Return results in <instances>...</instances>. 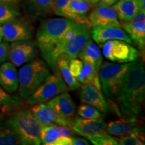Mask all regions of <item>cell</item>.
Segmentation results:
<instances>
[{"label":"cell","instance_id":"21","mask_svg":"<svg viewBox=\"0 0 145 145\" xmlns=\"http://www.w3.org/2000/svg\"><path fill=\"white\" fill-rule=\"evenodd\" d=\"M75 132L67 126L52 124L42 127L40 132L41 144L44 145H52L57 137L60 136L72 137Z\"/></svg>","mask_w":145,"mask_h":145},{"label":"cell","instance_id":"38","mask_svg":"<svg viewBox=\"0 0 145 145\" xmlns=\"http://www.w3.org/2000/svg\"><path fill=\"white\" fill-rule=\"evenodd\" d=\"M118 0H99L98 2V5H101V6H112L114 3Z\"/></svg>","mask_w":145,"mask_h":145},{"label":"cell","instance_id":"40","mask_svg":"<svg viewBox=\"0 0 145 145\" xmlns=\"http://www.w3.org/2000/svg\"><path fill=\"white\" fill-rule=\"evenodd\" d=\"M140 10L145 11V0H137Z\"/></svg>","mask_w":145,"mask_h":145},{"label":"cell","instance_id":"14","mask_svg":"<svg viewBox=\"0 0 145 145\" xmlns=\"http://www.w3.org/2000/svg\"><path fill=\"white\" fill-rule=\"evenodd\" d=\"M107 123L101 118L87 119L81 117L72 118L71 128L83 137L106 131Z\"/></svg>","mask_w":145,"mask_h":145},{"label":"cell","instance_id":"8","mask_svg":"<svg viewBox=\"0 0 145 145\" xmlns=\"http://www.w3.org/2000/svg\"><path fill=\"white\" fill-rule=\"evenodd\" d=\"M121 27L130 36V39L141 52L145 48V11L139 10L130 20L121 22Z\"/></svg>","mask_w":145,"mask_h":145},{"label":"cell","instance_id":"2","mask_svg":"<svg viewBox=\"0 0 145 145\" xmlns=\"http://www.w3.org/2000/svg\"><path fill=\"white\" fill-rule=\"evenodd\" d=\"M5 122L17 134L20 144H41L42 127L34 117L30 109H18L10 112Z\"/></svg>","mask_w":145,"mask_h":145},{"label":"cell","instance_id":"6","mask_svg":"<svg viewBox=\"0 0 145 145\" xmlns=\"http://www.w3.org/2000/svg\"><path fill=\"white\" fill-rule=\"evenodd\" d=\"M67 86L59 71L48 77L33 93L26 99L27 104L34 105L49 101L59 94L67 91Z\"/></svg>","mask_w":145,"mask_h":145},{"label":"cell","instance_id":"16","mask_svg":"<svg viewBox=\"0 0 145 145\" xmlns=\"http://www.w3.org/2000/svg\"><path fill=\"white\" fill-rule=\"evenodd\" d=\"M90 7V4L86 0H70L63 10L61 17L91 27L87 17Z\"/></svg>","mask_w":145,"mask_h":145},{"label":"cell","instance_id":"13","mask_svg":"<svg viewBox=\"0 0 145 145\" xmlns=\"http://www.w3.org/2000/svg\"><path fill=\"white\" fill-rule=\"evenodd\" d=\"M91 37L97 44L101 46L107 41L123 40L132 44L130 36L124 29L118 26H99L93 28Z\"/></svg>","mask_w":145,"mask_h":145},{"label":"cell","instance_id":"29","mask_svg":"<svg viewBox=\"0 0 145 145\" xmlns=\"http://www.w3.org/2000/svg\"><path fill=\"white\" fill-rule=\"evenodd\" d=\"M93 144L95 145H118V142L116 138H114L112 135L107 132L95 134L93 135L85 137Z\"/></svg>","mask_w":145,"mask_h":145},{"label":"cell","instance_id":"20","mask_svg":"<svg viewBox=\"0 0 145 145\" xmlns=\"http://www.w3.org/2000/svg\"><path fill=\"white\" fill-rule=\"evenodd\" d=\"M0 86L9 93L18 88V72L16 67L10 62H4L0 66Z\"/></svg>","mask_w":145,"mask_h":145},{"label":"cell","instance_id":"35","mask_svg":"<svg viewBox=\"0 0 145 145\" xmlns=\"http://www.w3.org/2000/svg\"><path fill=\"white\" fill-rule=\"evenodd\" d=\"M9 44L6 42H0V63L5 62L8 60Z\"/></svg>","mask_w":145,"mask_h":145},{"label":"cell","instance_id":"30","mask_svg":"<svg viewBox=\"0 0 145 145\" xmlns=\"http://www.w3.org/2000/svg\"><path fill=\"white\" fill-rule=\"evenodd\" d=\"M77 114L83 118L93 119L103 116V114L97 108L87 104H81L77 108Z\"/></svg>","mask_w":145,"mask_h":145},{"label":"cell","instance_id":"41","mask_svg":"<svg viewBox=\"0 0 145 145\" xmlns=\"http://www.w3.org/2000/svg\"><path fill=\"white\" fill-rule=\"evenodd\" d=\"M90 5H96L98 3L99 0H86Z\"/></svg>","mask_w":145,"mask_h":145},{"label":"cell","instance_id":"19","mask_svg":"<svg viewBox=\"0 0 145 145\" xmlns=\"http://www.w3.org/2000/svg\"><path fill=\"white\" fill-rule=\"evenodd\" d=\"M60 116L67 119L73 118L76 111V104L67 91L58 95L47 101Z\"/></svg>","mask_w":145,"mask_h":145},{"label":"cell","instance_id":"11","mask_svg":"<svg viewBox=\"0 0 145 145\" xmlns=\"http://www.w3.org/2000/svg\"><path fill=\"white\" fill-rule=\"evenodd\" d=\"M80 98L83 104L91 105L101 113L106 114L109 112V106L105 99L101 89L94 86L93 83H87L81 86Z\"/></svg>","mask_w":145,"mask_h":145},{"label":"cell","instance_id":"24","mask_svg":"<svg viewBox=\"0 0 145 145\" xmlns=\"http://www.w3.org/2000/svg\"><path fill=\"white\" fill-rule=\"evenodd\" d=\"M69 58L66 54L63 53L58 57L56 64L57 67L59 70L60 74L62 76L65 83L69 89L76 90L81 86V83L77 81L75 77L71 75L69 69Z\"/></svg>","mask_w":145,"mask_h":145},{"label":"cell","instance_id":"42","mask_svg":"<svg viewBox=\"0 0 145 145\" xmlns=\"http://www.w3.org/2000/svg\"><path fill=\"white\" fill-rule=\"evenodd\" d=\"M3 35H2V30H1V25L0 24V42L2 41Z\"/></svg>","mask_w":145,"mask_h":145},{"label":"cell","instance_id":"22","mask_svg":"<svg viewBox=\"0 0 145 145\" xmlns=\"http://www.w3.org/2000/svg\"><path fill=\"white\" fill-rule=\"evenodd\" d=\"M77 57L83 62H88L91 64L97 71H98L103 63V57L98 46L91 39L82 48Z\"/></svg>","mask_w":145,"mask_h":145},{"label":"cell","instance_id":"39","mask_svg":"<svg viewBox=\"0 0 145 145\" xmlns=\"http://www.w3.org/2000/svg\"><path fill=\"white\" fill-rule=\"evenodd\" d=\"M21 0H0V3H5V4L15 7L18 3L20 2Z\"/></svg>","mask_w":145,"mask_h":145},{"label":"cell","instance_id":"7","mask_svg":"<svg viewBox=\"0 0 145 145\" xmlns=\"http://www.w3.org/2000/svg\"><path fill=\"white\" fill-rule=\"evenodd\" d=\"M36 55V44L30 39L13 42L9 45L8 60L16 67L32 61Z\"/></svg>","mask_w":145,"mask_h":145},{"label":"cell","instance_id":"4","mask_svg":"<svg viewBox=\"0 0 145 145\" xmlns=\"http://www.w3.org/2000/svg\"><path fill=\"white\" fill-rule=\"evenodd\" d=\"M75 22L65 18H55L46 20L40 25L36 34V44L44 59L64 32Z\"/></svg>","mask_w":145,"mask_h":145},{"label":"cell","instance_id":"17","mask_svg":"<svg viewBox=\"0 0 145 145\" xmlns=\"http://www.w3.org/2000/svg\"><path fill=\"white\" fill-rule=\"evenodd\" d=\"M127 116L110 122L107 124L106 131L109 135L120 138L128 135L134 130L141 128V122L137 116Z\"/></svg>","mask_w":145,"mask_h":145},{"label":"cell","instance_id":"25","mask_svg":"<svg viewBox=\"0 0 145 145\" xmlns=\"http://www.w3.org/2000/svg\"><path fill=\"white\" fill-rule=\"evenodd\" d=\"M20 144L17 134L7 123L0 124V145Z\"/></svg>","mask_w":145,"mask_h":145},{"label":"cell","instance_id":"5","mask_svg":"<svg viewBox=\"0 0 145 145\" xmlns=\"http://www.w3.org/2000/svg\"><path fill=\"white\" fill-rule=\"evenodd\" d=\"M130 63H102L98 71L101 89L105 96L111 100H115L119 93Z\"/></svg>","mask_w":145,"mask_h":145},{"label":"cell","instance_id":"28","mask_svg":"<svg viewBox=\"0 0 145 145\" xmlns=\"http://www.w3.org/2000/svg\"><path fill=\"white\" fill-rule=\"evenodd\" d=\"M97 73L98 71L95 70V67L91 64L88 62H83L82 69L75 79L81 84H87L91 83L94 77Z\"/></svg>","mask_w":145,"mask_h":145},{"label":"cell","instance_id":"33","mask_svg":"<svg viewBox=\"0 0 145 145\" xmlns=\"http://www.w3.org/2000/svg\"><path fill=\"white\" fill-rule=\"evenodd\" d=\"M83 68V62L77 58L70 59L69 61V69L72 77L76 78L80 73Z\"/></svg>","mask_w":145,"mask_h":145},{"label":"cell","instance_id":"23","mask_svg":"<svg viewBox=\"0 0 145 145\" xmlns=\"http://www.w3.org/2000/svg\"><path fill=\"white\" fill-rule=\"evenodd\" d=\"M112 7L121 22L130 20L140 10L137 0H118Z\"/></svg>","mask_w":145,"mask_h":145},{"label":"cell","instance_id":"1","mask_svg":"<svg viewBox=\"0 0 145 145\" xmlns=\"http://www.w3.org/2000/svg\"><path fill=\"white\" fill-rule=\"evenodd\" d=\"M145 97V71L142 60L131 62L115 100L125 116L140 115Z\"/></svg>","mask_w":145,"mask_h":145},{"label":"cell","instance_id":"12","mask_svg":"<svg viewBox=\"0 0 145 145\" xmlns=\"http://www.w3.org/2000/svg\"><path fill=\"white\" fill-rule=\"evenodd\" d=\"M88 20L92 28L99 26L121 27L116 12L112 6L98 5L91 11Z\"/></svg>","mask_w":145,"mask_h":145},{"label":"cell","instance_id":"3","mask_svg":"<svg viewBox=\"0 0 145 145\" xmlns=\"http://www.w3.org/2000/svg\"><path fill=\"white\" fill-rule=\"evenodd\" d=\"M50 75L47 63L42 60H32L20 69L18 72V93L26 99L34 93Z\"/></svg>","mask_w":145,"mask_h":145},{"label":"cell","instance_id":"31","mask_svg":"<svg viewBox=\"0 0 145 145\" xmlns=\"http://www.w3.org/2000/svg\"><path fill=\"white\" fill-rule=\"evenodd\" d=\"M53 0H28L32 8L39 15L44 16L52 12Z\"/></svg>","mask_w":145,"mask_h":145},{"label":"cell","instance_id":"37","mask_svg":"<svg viewBox=\"0 0 145 145\" xmlns=\"http://www.w3.org/2000/svg\"><path fill=\"white\" fill-rule=\"evenodd\" d=\"M89 144L88 140L84 138L72 137V145H88Z\"/></svg>","mask_w":145,"mask_h":145},{"label":"cell","instance_id":"34","mask_svg":"<svg viewBox=\"0 0 145 145\" xmlns=\"http://www.w3.org/2000/svg\"><path fill=\"white\" fill-rule=\"evenodd\" d=\"M70 0H53L51 10L55 15L62 16L63 11Z\"/></svg>","mask_w":145,"mask_h":145},{"label":"cell","instance_id":"32","mask_svg":"<svg viewBox=\"0 0 145 145\" xmlns=\"http://www.w3.org/2000/svg\"><path fill=\"white\" fill-rule=\"evenodd\" d=\"M20 13L15 7L0 3V24H3L19 16Z\"/></svg>","mask_w":145,"mask_h":145},{"label":"cell","instance_id":"9","mask_svg":"<svg viewBox=\"0 0 145 145\" xmlns=\"http://www.w3.org/2000/svg\"><path fill=\"white\" fill-rule=\"evenodd\" d=\"M34 117L42 128L52 124L67 126L71 128L72 118L67 119L60 116L48 102L31 105L30 108Z\"/></svg>","mask_w":145,"mask_h":145},{"label":"cell","instance_id":"36","mask_svg":"<svg viewBox=\"0 0 145 145\" xmlns=\"http://www.w3.org/2000/svg\"><path fill=\"white\" fill-rule=\"evenodd\" d=\"M52 145H72V137L60 136L56 138Z\"/></svg>","mask_w":145,"mask_h":145},{"label":"cell","instance_id":"15","mask_svg":"<svg viewBox=\"0 0 145 145\" xmlns=\"http://www.w3.org/2000/svg\"><path fill=\"white\" fill-rule=\"evenodd\" d=\"M91 37L90 27L81 24L80 28L72 37L67 42L63 53L66 54L69 59L77 58L78 54Z\"/></svg>","mask_w":145,"mask_h":145},{"label":"cell","instance_id":"10","mask_svg":"<svg viewBox=\"0 0 145 145\" xmlns=\"http://www.w3.org/2000/svg\"><path fill=\"white\" fill-rule=\"evenodd\" d=\"M3 40L6 42L29 40L32 36V30L28 24L17 18L5 22L1 25Z\"/></svg>","mask_w":145,"mask_h":145},{"label":"cell","instance_id":"27","mask_svg":"<svg viewBox=\"0 0 145 145\" xmlns=\"http://www.w3.org/2000/svg\"><path fill=\"white\" fill-rule=\"evenodd\" d=\"M118 144L120 145H144V136L141 128L134 130L125 137L116 138Z\"/></svg>","mask_w":145,"mask_h":145},{"label":"cell","instance_id":"18","mask_svg":"<svg viewBox=\"0 0 145 145\" xmlns=\"http://www.w3.org/2000/svg\"><path fill=\"white\" fill-rule=\"evenodd\" d=\"M112 62L128 63L139 59L140 53L137 48L123 40H114L112 48Z\"/></svg>","mask_w":145,"mask_h":145},{"label":"cell","instance_id":"43","mask_svg":"<svg viewBox=\"0 0 145 145\" xmlns=\"http://www.w3.org/2000/svg\"><path fill=\"white\" fill-rule=\"evenodd\" d=\"M1 120H2V114L0 113V122H1Z\"/></svg>","mask_w":145,"mask_h":145},{"label":"cell","instance_id":"26","mask_svg":"<svg viewBox=\"0 0 145 145\" xmlns=\"http://www.w3.org/2000/svg\"><path fill=\"white\" fill-rule=\"evenodd\" d=\"M22 101L17 96L11 95L8 92L0 88V108L8 113L16 107L21 106Z\"/></svg>","mask_w":145,"mask_h":145}]
</instances>
